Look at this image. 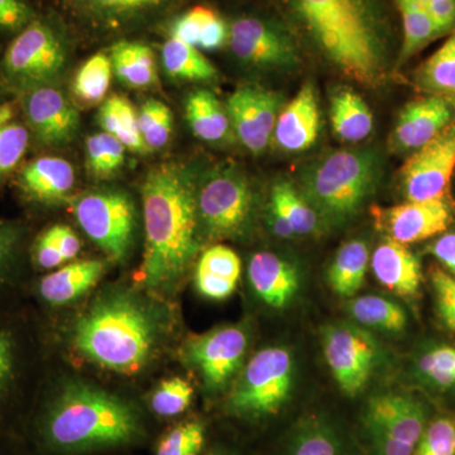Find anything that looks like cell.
<instances>
[{"label": "cell", "instance_id": "6da1fadb", "mask_svg": "<svg viewBox=\"0 0 455 455\" xmlns=\"http://www.w3.org/2000/svg\"><path fill=\"white\" fill-rule=\"evenodd\" d=\"M149 436L136 403L83 383L44 400L18 430L27 455H113L145 445Z\"/></svg>", "mask_w": 455, "mask_h": 455}, {"label": "cell", "instance_id": "7a4b0ae2", "mask_svg": "<svg viewBox=\"0 0 455 455\" xmlns=\"http://www.w3.org/2000/svg\"><path fill=\"white\" fill-rule=\"evenodd\" d=\"M142 196V278L149 289H166L187 272L199 248L196 188L181 167L167 164L147 173Z\"/></svg>", "mask_w": 455, "mask_h": 455}, {"label": "cell", "instance_id": "3957f363", "mask_svg": "<svg viewBox=\"0 0 455 455\" xmlns=\"http://www.w3.org/2000/svg\"><path fill=\"white\" fill-rule=\"evenodd\" d=\"M311 40L349 79L379 86L385 76L386 35L374 0H290Z\"/></svg>", "mask_w": 455, "mask_h": 455}, {"label": "cell", "instance_id": "277c9868", "mask_svg": "<svg viewBox=\"0 0 455 455\" xmlns=\"http://www.w3.org/2000/svg\"><path fill=\"white\" fill-rule=\"evenodd\" d=\"M157 320L130 292L100 296L74 328L77 352L101 368L123 374L140 372L157 343Z\"/></svg>", "mask_w": 455, "mask_h": 455}, {"label": "cell", "instance_id": "5b68a950", "mask_svg": "<svg viewBox=\"0 0 455 455\" xmlns=\"http://www.w3.org/2000/svg\"><path fill=\"white\" fill-rule=\"evenodd\" d=\"M376 156L364 151H338L326 156L305 176L304 196L325 223L352 220L377 181Z\"/></svg>", "mask_w": 455, "mask_h": 455}, {"label": "cell", "instance_id": "8992f818", "mask_svg": "<svg viewBox=\"0 0 455 455\" xmlns=\"http://www.w3.org/2000/svg\"><path fill=\"white\" fill-rule=\"evenodd\" d=\"M68 28L55 14L38 11L2 51L0 73L7 88L18 97L38 86L52 85L68 60Z\"/></svg>", "mask_w": 455, "mask_h": 455}, {"label": "cell", "instance_id": "52a82bcc", "mask_svg": "<svg viewBox=\"0 0 455 455\" xmlns=\"http://www.w3.org/2000/svg\"><path fill=\"white\" fill-rule=\"evenodd\" d=\"M295 355L287 347L259 350L228 395L224 412L230 419L259 424L277 416L292 396Z\"/></svg>", "mask_w": 455, "mask_h": 455}, {"label": "cell", "instance_id": "ba28073f", "mask_svg": "<svg viewBox=\"0 0 455 455\" xmlns=\"http://www.w3.org/2000/svg\"><path fill=\"white\" fill-rule=\"evenodd\" d=\"M433 415L430 406L415 395H374L361 415V433L370 455L414 454Z\"/></svg>", "mask_w": 455, "mask_h": 455}, {"label": "cell", "instance_id": "9c48e42d", "mask_svg": "<svg viewBox=\"0 0 455 455\" xmlns=\"http://www.w3.org/2000/svg\"><path fill=\"white\" fill-rule=\"evenodd\" d=\"M187 0H44L38 11L55 14L68 31L114 36L167 20Z\"/></svg>", "mask_w": 455, "mask_h": 455}, {"label": "cell", "instance_id": "30bf717a", "mask_svg": "<svg viewBox=\"0 0 455 455\" xmlns=\"http://www.w3.org/2000/svg\"><path fill=\"white\" fill-rule=\"evenodd\" d=\"M320 335L326 364L340 391L348 397L358 396L381 366V344L355 322L331 323L323 326Z\"/></svg>", "mask_w": 455, "mask_h": 455}, {"label": "cell", "instance_id": "8fae6325", "mask_svg": "<svg viewBox=\"0 0 455 455\" xmlns=\"http://www.w3.org/2000/svg\"><path fill=\"white\" fill-rule=\"evenodd\" d=\"M80 227L101 250L121 260L133 241L134 206L122 191L101 190L83 196L75 205Z\"/></svg>", "mask_w": 455, "mask_h": 455}, {"label": "cell", "instance_id": "7c38bea8", "mask_svg": "<svg viewBox=\"0 0 455 455\" xmlns=\"http://www.w3.org/2000/svg\"><path fill=\"white\" fill-rule=\"evenodd\" d=\"M197 211L212 236L241 235L252 215V188L243 176L233 171L217 173L197 194Z\"/></svg>", "mask_w": 455, "mask_h": 455}, {"label": "cell", "instance_id": "4fadbf2b", "mask_svg": "<svg viewBox=\"0 0 455 455\" xmlns=\"http://www.w3.org/2000/svg\"><path fill=\"white\" fill-rule=\"evenodd\" d=\"M233 55L256 68H289L298 62V51L289 35L276 23L253 14H241L228 26Z\"/></svg>", "mask_w": 455, "mask_h": 455}, {"label": "cell", "instance_id": "5bb4252c", "mask_svg": "<svg viewBox=\"0 0 455 455\" xmlns=\"http://www.w3.org/2000/svg\"><path fill=\"white\" fill-rule=\"evenodd\" d=\"M455 170V122L411 155L401 170V184L409 202L447 196Z\"/></svg>", "mask_w": 455, "mask_h": 455}, {"label": "cell", "instance_id": "9a60e30c", "mask_svg": "<svg viewBox=\"0 0 455 455\" xmlns=\"http://www.w3.org/2000/svg\"><path fill=\"white\" fill-rule=\"evenodd\" d=\"M248 348V333L241 326H220L191 338L185 355L199 371L209 390H221L241 367Z\"/></svg>", "mask_w": 455, "mask_h": 455}, {"label": "cell", "instance_id": "2e32d148", "mask_svg": "<svg viewBox=\"0 0 455 455\" xmlns=\"http://www.w3.org/2000/svg\"><path fill=\"white\" fill-rule=\"evenodd\" d=\"M20 113L32 140L44 147L68 145L79 127V114L53 85L38 86L18 95Z\"/></svg>", "mask_w": 455, "mask_h": 455}, {"label": "cell", "instance_id": "e0dca14e", "mask_svg": "<svg viewBox=\"0 0 455 455\" xmlns=\"http://www.w3.org/2000/svg\"><path fill=\"white\" fill-rule=\"evenodd\" d=\"M280 109V98L274 92L256 85L236 89L227 101V112L236 136L253 154L265 151Z\"/></svg>", "mask_w": 455, "mask_h": 455}, {"label": "cell", "instance_id": "ac0fdd59", "mask_svg": "<svg viewBox=\"0 0 455 455\" xmlns=\"http://www.w3.org/2000/svg\"><path fill=\"white\" fill-rule=\"evenodd\" d=\"M377 221L388 238L410 244L445 232L454 218V209L447 196L427 202H407L376 211Z\"/></svg>", "mask_w": 455, "mask_h": 455}, {"label": "cell", "instance_id": "d6986e66", "mask_svg": "<svg viewBox=\"0 0 455 455\" xmlns=\"http://www.w3.org/2000/svg\"><path fill=\"white\" fill-rule=\"evenodd\" d=\"M455 122V99L427 97L406 104L392 132L391 147L396 152L418 151Z\"/></svg>", "mask_w": 455, "mask_h": 455}, {"label": "cell", "instance_id": "ffe728a7", "mask_svg": "<svg viewBox=\"0 0 455 455\" xmlns=\"http://www.w3.org/2000/svg\"><path fill=\"white\" fill-rule=\"evenodd\" d=\"M16 184L27 199L50 205L68 199L74 188L75 172L64 158L42 156L20 170Z\"/></svg>", "mask_w": 455, "mask_h": 455}, {"label": "cell", "instance_id": "44dd1931", "mask_svg": "<svg viewBox=\"0 0 455 455\" xmlns=\"http://www.w3.org/2000/svg\"><path fill=\"white\" fill-rule=\"evenodd\" d=\"M319 128L320 110L315 90L307 84L278 114L275 140L283 151L302 152L315 143Z\"/></svg>", "mask_w": 455, "mask_h": 455}, {"label": "cell", "instance_id": "7402d4cb", "mask_svg": "<svg viewBox=\"0 0 455 455\" xmlns=\"http://www.w3.org/2000/svg\"><path fill=\"white\" fill-rule=\"evenodd\" d=\"M248 278L256 295L274 309L286 307L300 289L295 266L271 252L254 254L248 265Z\"/></svg>", "mask_w": 455, "mask_h": 455}, {"label": "cell", "instance_id": "603a6c76", "mask_svg": "<svg viewBox=\"0 0 455 455\" xmlns=\"http://www.w3.org/2000/svg\"><path fill=\"white\" fill-rule=\"evenodd\" d=\"M374 277L391 292L414 298L420 290L421 266L406 244L388 238L382 242L371 257Z\"/></svg>", "mask_w": 455, "mask_h": 455}, {"label": "cell", "instance_id": "cb8c5ba5", "mask_svg": "<svg viewBox=\"0 0 455 455\" xmlns=\"http://www.w3.org/2000/svg\"><path fill=\"white\" fill-rule=\"evenodd\" d=\"M410 373L430 394L455 397V346L444 341H424L412 353Z\"/></svg>", "mask_w": 455, "mask_h": 455}, {"label": "cell", "instance_id": "d4e9b609", "mask_svg": "<svg viewBox=\"0 0 455 455\" xmlns=\"http://www.w3.org/2000/svg\"><path fill=\"white\" fill-rule=\"evenodd\" d=\"M167 37L178 38L206 51L220 50L228 42V25L206 5L196 4L184 12L172 14L164 20Z\"/></svg>", "mask_w": 455, "mask_h": 455}, {"label": "cell", "instance_id": "484cf974", "mask_svg": "<svg viewBox=\"0 0 455 455\" xmlns=\"http://www.w3.org/2000/svg\"><path fill=\"white\" fill-rule=\"evenodd\" d=\"M281 455H349V451L334 421L324 415H309L293 425Z\"/></svg>", "mask_w": 455, "mask_h": 455}, {"label": "cell", "instance_id": "4316f807", "mask_svg": "<svg viewBox=\"0 0 455 455\" xmlns=\"http://www.w3.org/2000/svg\"><path fill=\"white\" fill-rule=\"evenodd\" d=\"M241 272V259L235 251L226 245H214L203 253L197 263V290L212 300H224L235 292Z\"/></svg>", "mask_w": 455, "mask_h": 455}, {"label": "cell", "instance_id": "83f0119b", "mask_svg": "<svg viewBox=\"0 0 455 455\" xmlns=\"http://www.w3.org/2000/svg\"><path fill=\"white\" fill-rule=\"evenodd\" d=\"M104 269V263L98 259L70 263L42 278L38 291L51 305L68 304L94 287Z\"/></svg>", "mask_w": 455, "mask_h": 455}, {"label": "cell", "instance_id": "f1b7e54d", "mask_svg": "<svg viewBox=\"0 0 455 455\" xmlns=\"http://www.w3.org/2000/svg\"><path fill=\"white\" fill-rule=\"evenodd\" d=\"M116 77L132 88H147L157 82L154 50L140 41L118 40L109 51Z\"/></svg>", "mask_w": 455, "mask_h": 455}, {"label": "cell", "instance_id": "f546056e", "mask_svg": "<svg viewBox=\"0 0 455 455\" xmlns=\"http://www.w3.org/2000/svg\"><path fill=\"white\" fill-rule=\"evenodd\" d=\"M331 121L335 136L344 142H361L372 133L370 108L357 92L348 88L335 90L331 95Z\"/></svg>", "mask_w": 455, "mask_h": 455}, {"label": "cell", "instance_id": "4dcf8cb0", "mask_svg": "<svg viewBox=\"0 0 455 455\" xmlns=\"http://www.w3.org/2000/svg\"><path fill=\"white\" fill-rule=\"evenodd\" d=\"M370 260L366 242L353 239L341 245L326 275L331 291L340 298H353L364 283Z\"/></svg>", "mask_w": 455, "mask_h": 455}, {"label": "cell", "instance_id": "1f68e13d", "mask_svg": "<svg viewBox=\"0 0 455 455\" xmlns=\"http://www.w3.org/2000/svg\"><path fill=\"white\" fill-rule=\"evenodd\" d=\"M349 316L367 331L398 334L409 324L406 310L398 302L379 295H364L349 301Z\"/></svg>", "mask_w": 455, "mask_h": 455}, {"label": "cell", "instance_id": "d6a6232c", "mask_svg": "<svg viewBox=\"0 0 455 455\" xmlns=\"http://www.w3.org/2000/svg\"><path fill=\"white\" fill-rule=\"evenodd\" d=\"M187 118L196 137L205 142H220L229 133V116L208 90H196L187 99Z\"/></svg>", "mask_w": 455, "mask_h": 455}, {"label": "cell", "instance_id": "836d02e7", "mask_svg": "<svg viewBox=\"0 0 455 455\" xmlns=\"http://www.w3.org/2000/svg\"><path fill=\"white\" fill-rule=\"evenodd\" d=\"M415 84L427 95L455 99V28L445 44L418 68Z\"/></svg>", "mask_w": 455, "mask_h": 455}, {"label": "cell", "instance_id": "e575fe53", "mask_svg": "<svg viewBox=\"0 0 455 455\" xmlns=\"http://www.w3.org/2000/svg\"><path fill=\"white\" fill-rule=\"evenodd\" d=\"M403 18V41L398 64H405L431 41L445 35L418 0H396Z\"/></svg>", "mask_w": 455, "mask_h": 455}, {"label": "cell", "instance_id": "d590c367", "mask_svg": "<svg viewBox=\"0 0 455 455\" xmlns=\"http://www.w3.org/2000/svg\"><path fill=\"white\" fill-rule=\"evenodd\" d=\"M208 436V424L203 419H180L157 436L154 455H203Z\"/></svg>", "mask_w": 455, "mask_h": 455}, {"label": "cell", "instance_id": "8d00e7d4", "mask_svg": "<svg viewBox=\"0 0 455 455\" xmlns=\"http://www.w3.org/2000/svg\"><path fill=\"white\" fill-rule=\"evenodd\" d=\"M99 123L106 133L112 134L125 148L143 154L147 151L140 136L139 114L128 99L113 95L99 113Z\"/></svg>", "mask_w": 455, "mask_h": 455}, {"label": "cell", "instance_id": "74e56055", "mask_svg": "<svg viewBox=\"0 0 455 455\" xmlns=\"http://www.w3.org/2000/svg\"><path fill=\"white\" fill-rule=\"evenodd\" d=\"M163 64L167 74L188 82H206L217 70L199 49L178 38L167 37L163 46Z\"/></svg>", "mask_w": 455, "mask_h": 455}, {"label": "cell", "instance_id": "f35d334b", "mask_svg": "<svg viewBox=\"0 0 455 455\" xmlns=\"http://www.w3.org/2000/svg\"><path fill=\"white\" fill-rule=\"evenodd\" d=\"M269 206L283 215L295 235H309L319 230V214L304 194L299 193L289 182H278L272 188Z\"/></svg>", "mask_w": 455, "mask_h": 455}, {"label": "cell", "instance_id": "ab89813d", "mask_svg": "<svg viewBox=\"0 0 455 455\" xmlns=\"http://www.w3.org/2000/svg\"><path fill=\"white\" fill-rule=\"evenodd\" d=\"M113 66L106 52H98L84 62L74 82V94L80 103L94 106L106 98Z\"/></svg>", "mask_w": 455, "mask_h": 455}, {"label": "cell", "instance_id": "60d3db41", "mask_svg": "<svg viewBox=\"0 0 455 455\" xmlns=\"http://www.w3.org/2000/svg\"><path fill=\"white\" fill-rule=\"evenodd\" d=\"M194 388L185 379H166L152 394L148 401L149 411L158 420L173 421L190 409Z\"/></svg>", "mask_w": 455, "mask_h": 455}, {"label": "cell", "instance_id": "b9f144b4", "mask_svg": "<svg viewBox=\"0 0 455 455\" xmlns=\"http://www.w3.org/2000/svg\"><path fill=\"white\" fill-rule=\"evenodd\" d=\"M125 147L112 134H94L86 140V167L90 175L106 179L124 164Z\"/></svg>", "mask_w": 455, "mask_h": 455}, {"label": "cell", "instance_id": "7bdbcfd3", "mask_svg": "<svg viewBox=\"0 0 455 455\" xmlns=\"http://www.w3.org/2000/svg\"><path fill=\"white\" fill-rule=\"evenodd\" d=\"M139 127L147 151L164 148L172 134L173 118L170 108L163 101L148 99L140 107Z\"/></svg>", "mask_w": 455, "mask_h": 455}, {"label": "cell", "instance_id": "ee69618b", "mask_svg": "<svg viewBox=\"0 0 455 455\" xmlns=\"http://www.w3.org/2000/svg\"><path fill=\"white\" fill-rule=\"evenodd\" d=\"M412 455H455V414H434Z\"/></svg>", "mask_w": 455, "mask_h": 455}, {"label": "cell", "instance_id": "f6af8a7d", "mask_svg": "<svg viewBox=\"0 0 455 455\" xmlns=\"http://www.w3.org/2000/svg\"><path fill=\"white\" fill-rule=\"evenodd\" d=\"M17 343L11 331L0 328V434L17 436L4 414V406L17 374ZM18 438V436H17Z\"/></svg>", "mask_w": 455, "mask_h": 455}, {"label": "cell", "instance_id": "bcb514c9", "mask_svg": "<svg viewBox=\"0 0 455 455\" xmlns=\"http://www.w3.org/2000/svg\"><path fill=\"white\" fill-rule=\"evenodd\" d=\"M31 146V133L23 123L0 128V181L16 172Z\"/></svg>", "mask_w": 455, "mask_h": 455}, {"label": "cell", "instance_id": "7dc6e473", "mask_svg": "<svg viewBox=\"0 0 455 455\" xmlns=\"http://www.w3.org/2000/svg\"><path fill=\"white\" fill-rule=\"evenodd\" d=\"M37 14L33 0H0V49L4 50Z\"/></svg>", "mask_w": 455, "mask_h": 455}, {"label": "cell", "instance_id": "c3c4849f", "mask_svg": "<svg viewBox=\"0 0 455 455\" xmlns=\"http://www.w3.org/2000/svg\"><path fill=\"white\" fill-rule=\"evenodd\" d=\"M430 284L440 322L455 333V277L435 267L430 272Z\"/></svg>", "mask_w": 455, "mask_h": 455}, {"label": "cell", "instance_id": "681fc988", "mask_svg": "<svg viewBox=\"0 0 455 455\" xmlns=\"http://www.w3.org/2000/svg\"><path fill=\"white\" fill-rule=\"evenodd\" d=\"M23 241L22 227L11 221H0V277L16 262Z\"/></svg>", "mask_w": 455, "mask_h": 455}, {"label": "cell", "instance_id": "f907efd6", "mask_svg": "<svg viewBox=\"0 0 455 455\" xmlns=\"http://www.w3.org/2000/svg\"><path fill=\"white\" fill-rule=\"evenodd\" d=\"M32 259L37 267L42 269H52L60 267L66 262L59 248L51 236L49 230L42 233L32 247Z\"/></svg>", "mask_w": 455, "mask_h": 455}, {"label": "cell", "instance_id": "816d5d0a", "mask_svg": "<svg viewBox=\"0 0 455 455\" xmlns=\"http://www.w3.org/2000/svg\"><path fill=\"white\" fill-rule=\"evenodd\" d=\"M49 233L51 236H52L53 241L59 248L60 253L62 254L65 260H70L75 259L77 256V253L80 252V248H82V244H80L79 238H77L76 235L70 229V228L66 226H53L51 227Z\"/></svg>", "mask_w": 455, "mask_h": 455}, {"label": "cell", "instance_id": "f5cc1de1", "mask_svg": "<svg viewBox=\"0 0 455 455\" xmlns=\"http://www.w3.org/2000/svg\"><path fill=\"white\" fill-rule=\"evenodd\" d=\"M429 252L455 277V233H445L429 247Z\"/></svg>", "mask_w": 455, "mask_h": 455}, {"label": "cell", "instance_id": "db71d44e", "mask_svg": "<svg viewBox=\"0 0 455 455\" xmlns=\"http://www.w3.org/2000/svg\"><path fill=\"white\" fill-rule=\"evenodd\" d=\"M268 224L272 232L280 238H290V236L295 235L289 221L284 220L283 215L280 214L276 209L271 208V206H269L268 211Z\"/></svg>", "mask_w": 455, "mask_h": 455}, {"label": "cell", "instance_id": "11a10c76", "mask_svg": "<svg viewBox=\"0 0 455 455\" xmlns=\"http://www.w3.org/2000/svg\"><path fill=\"white\" fill-rule=\"evenodd\" d=\"M20 112V99L5 100L0 103V128L7 127L17 121V116Z\"/></svg>", "mask_w": 455, "mask_h": 455}, {"label": "cell", "instance_id": "9f6ffc18", "mask_svg": "<svg viewBox=\"0 0 455 455\" xmlns=\"http://www.w3.org/2000/svg\"><path fill=\"white\" fill-rule=\"evenodd\" d=\"M0 455H27V453L17 436L0 434Z\"/></svg>", "mask_w": 455, "mask_h": 455}, {"label": "cell", "instance_id": "6f0895ef", "mask_svg": "<svg viewBox=\"0 0 455 455\" xmlns=\"http://www.w3.org/2000/svg\"><path fill=\"white\" fill-rule=\"evenodd\" d=\"M203 455H242L235 449L224 447V445L215 444L212 448H206Z\"/></svg>", "mask_w": 455, "mask_h": 455}, {"label": "cell", "instance_id": "680465c9", "mask_svg": "<svg viewBox=\"0 0 455 455\" xmlns=\"http://www.w3.org/2000/svg\"><path fill=\"white\" fill-rule=\"evenodd\" d=\"M2 49H0V56H2ZM2 90H9L7 88V85H5V83H4V80H3V76H2V73H0V92H2ZM3 101H5V100H2V99H0V103H3Z\"/></svg>", "mask_w": 455, "mask_h": 455}, {"label": "cell", "instance_id": "91938a15", "mask_svg": "<svg viewBox=\"0 0 455 455\" xmlns=\"http://www.w3.org/2000/svg\"><path fill=\"white\" fill-rule=\"evenodd\" d=\"M419 3H421V4L424 5L425 8L427 7V5L433 4V3L440 2V0H418Z\"/></svg>", "mask_w": 455, "mask_h": 455}, {"label": "cell", "instance_id": "94428289", "mask_svg": "<svg viewBox=\"0 0 455 455\" xmlns=\"http://www.w3.org/2000/svg\"><path fill=\"white\" fill-rule=\"evenodd\" d=\"M44 2V0H33V3H35L36 7L40 8L41 3Z\"/></svg>", "mask_w": 455, "mask_h": 455}]
</instances>
